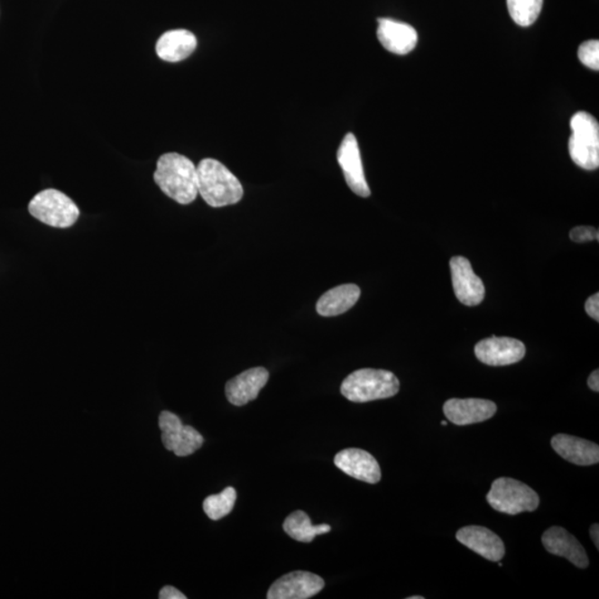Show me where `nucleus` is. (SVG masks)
I'll use <instances>...</instances> for the list:
<instances>
[{"label":"nucleus","mask_w":599,"mask_h":599,"mask_svg":"<svg viewBox=\"0 0 599 599\" xmlns=\"http://www.w3.org/2000/svg\"><path fill=\"white\" fill-rule=\"evenodd\" d=\"M572 136L568 148L573 161L586 170L599 167V124L586 111H579L571 120Z\"/></svg>","instance_id":"20e7f679"},{"label":"nucleus","mask_w":599,"mask_h":599,"mask_svg":"<svg viewBox=\"0 0 599 599\" xmlns=\"http://www.w3.org/2000/svg\"><path fill=\"white\" fill-rule=\"evenodd\" d=\"M526 347L523 342L511 337H496L482 340L475 346V355L482 364L504 366L518 364L524 359Z\"/></svg>","instance_id":"9d476101"},{"label":"nucleus","mask_w":599,"mask_h":599,"mask_svg":"<svg viewBox=\"0 0 599 599\" xmlns=\"http://www.w3.org/2000/svg\"><path fill=\"white\" fill-rule=\"evenodd\" d=\"M591 538L593 539L594 544H595L596 548H599V526L598 524H593L591 528Z\"/></svg>","instance_id":"c85d7f7f"},{"label":"nucleus","mask_w":599,"mask_h":599,"mask_svg":"<svg viewBox=\"0 0 599 599\" xmlns=\"http://www.w3.org/2000/svg\"><path fill=\"white\" fill-rule=\"evenodd\" d=\"M335 464L346 475L369 484L381 481L378 461L369 452L360 448H346L336 454Z\"/></svg>","instance_id":"ddd939ff"},{"label":"nucleus","mask_w":599,"mask_h":599,"mask_svg":"<svg viewBox=\"0 0 599 599\" xmlns=\"http://www.w3.org/2000/svg\"><path fill=\"white\" fill-rule=\"evenodd\" d=\"M198 193L212 207L238 204L244 188L228 168L215 159L207 158L197 166Z\"/></svg>","instance_id":"f03ea898"},{"label":"nucleus","mask_w":599,"mask_h":599,"mask_svg":"<svg viewBox=\"0 0 599 599\" xmlns=\"http://www.w3.org/2000/svg\"><path fill=\"white\" fill-rule=\"evenodd\" d=\"M378 38L386 51L396 55H408L418 45V32L402 22L379 18Z\"/></svg>","instance_id":"dca6fc26"},{"label":"nucleus","mask_w":599,"mask_h":599,"mask_svg":"<svg viewBox=\"0 0 599 599\" xmlns=\"http://www.w3.org/2000/svg\"><path fill=\"white\" fill-rule=\"evenodd\" d=\"M159 598L161 599H187L185 594H182L180 591H178L176 587L173 586H164L161 593H159Z\"/></svg>","instance_id":"bb28decb"},{"label":"nucleus","mask_w":599,"mask_h":599,"mask_svg":"<svg viewBox=\"0 0 599 599\" xmlns=\"http://www.w3.org/2000/svg\"><path fill=\"white\" fill-rule=\"evenodd\" d=\"M337 161H339L350 189L357 196L369 197L371 190L366 182L364 166H362L359 143L354 134H347L343 138L340 148L337 150Z\"/></svg>","instance_id":"1a4fd4ad"},{"label":"nucleus","mask_w":599,"mask_h":599,"mask_svg":"<svg viewBox=\"0 0 599 599\" xmlns=\"http://www.w3.org/2000/svg\"><path fill=\"white\" fill-rule=\"evenodd\" d=\"M452 272L454 292L458 301L467 307H475L485 298V287L473 272L470 261L464 257H454L449 263Z\"/></svg>","instance_id":"9b49d317"},{"label":"nucleus","mask_w":599,"mask_h":599,"mask_svg":"<svg viewBox=\"0 0 599 599\" xmlns=\"http://www.w3.org/2000/svg\"><path fill=\"white\" fill-rule=\"evenodd\" d=\"M511 19L521 27L533 25L543 8V0H507Z\"/></svg>","instance_id":"5701e85b"},{"label":"nucleus","mask_w":599,"mask_h":599,"mask_svg":"<svg viewBox=\"0 0 599 599\" xmlns=\"http://www.w3.org/2000/svg\"><path fill=\"white\" fill-rule=\"evenodd\" d=\"M550 444L559 456L576 465L588 466L599 462V447L587 439L558 434Z\"/></svg>","instance_id":"a211bd4d"},{"label":"nucleus","mask_w":599,"mask_h":599,"mask_svg":"<svg viewBox=\"0 0 599 599\" xmlns=\"http://www.w3.org/2000/svg\"><path fill=\"white\" fill-rule=\"evenodd\" d=\"M29 214L42 224L54 228L66 229L79 218V209L65 193L47 189L37 193L28 206Z\"/></svg>","instance_id":"423d86ee"},{"label":"nucleus","mask_w":599,"mask_h":599,"mask_svg":"<svg viewBox=\"0 0 599 599\" xmlns=\"http://www.w3.org/2000/svg\"><path fill=\"white\" fill-rule=\"evenodd\" d=\"M578 58L588 69L597 71L599 69V41L583 42L578 50Z\"/></svg>","instance_id":"b1692460"},{"label":"nucleus","mask_w":599,"mask_h":599,"mask_svg":"<svg viewBox=\"0 0 599 599\" xmlns=\"http://www.w3.org/2000/svg\"><path fill=\"white\" fill-rule=\"evenodd\" d=\"M542 543L548 553L565 558L579 568L589 565L585 548L571 533L559 526H553L545 531Z\"/></svg>","instance_id":"2eb2a0df"},{"label":"nucleus","mask_w":599,"mask_h":599,"mask_svg":"<svg viewBox=\"0 0 599 599\" xmlns=\"http://www.w3.org/2000/svg\"><path fill=\"white\" fill-rule=\"evenodd\" d=\"M489 504L500 513L518 515L534 511L539 505V496L529 485L514 478H497L486 496Z\"/></svg>","instance_id":"39448f33"},{"label":"nucleus","mask_w":599,"mask_h":599,"mask_svg":"<svg viewBox=\"0 0 599 599\" xmlns=\"http://www.w3.org/2000/svg\"><path fill=\"white\" fill-rule=\"evenodd\" d=\"M236 501V491L226 487L220 494L207 496L204 502V511L212 521H219L229 515Z\"/></svg>","instance_id":"4be33fe9"},{"label":"nucleus","mask_w":599,"mask_h":599,"mask_svg":"<svg viewBox=\"0 0 599 599\" xmlns=\"http://www.w3.org/2000/svg\"><path fill=\"white\" fill-rule=\"evenodd\" d=\"M197 48V38L186 29L164 32L156 45L157 55L168 62L185 60Z\"/></svg>","instance_id":"6ab92c4d"},{"label":"nucleus","mask_w":599,"mask_h":599,"mask_svg":"<svg viewBox=\"0 0 599 599\" xmlns=\"http://www.w3.org/2000/svg\"><path fill=\"white\" fill-rule=\"evenodd\" d=\"M361 290L355 284H342V286L328 290L318 299L317 312L322 317H336L349 311L360 299Z\"/></svg>","instance_id":"aec40b11"},{"label":"nucleus","mask_w":599,"mask_h":599,"mask_svg":"<svg viewBox=\"0 0 599 599\" xmlns=\"http://www.w3.org/2000/svg\"><path fill=\"white\" fill-rule=\"evenodd\" d=\"M496 404L483 399H451L443 407L449 422L465 427V425L482 423L494 417Z\"/></svg>","instance_id":"f8f14e48"},{"label":"nucleus","mask_w":599,"mask_h":599,"mask_svg":"<svg viewBox=\"0 0 599 599\" xmlns=\"http://www.w3.org/2000/svg\"><path fill=\"white\" fill-rule=\"evenodd\" d=\"M585 310L594 320L599 321V294L595 293L585 303Z\"/></svg>","instance_id":"a878e982"},{"label":"nucleus","mask_w":599,"mask_h":599,"mask_svg":"<svg viewBox=\"0 0 599 599\" xmlns=\"http://www.w3.org/2000/svg\"><path fill=\"white\" fill-rule=\"evenodd\" d=\"M598 234V230L593 228V226H576L571 231L569 236H571L574 243L584 244L595 239L599 241Z\"/></svg>","instance_id":"393cba45"},{"label":"nucleus","mask_w":599,"mask_h":599,"mask_svg":"<svg viewBox=\"0 0 599 599\" xmlns=\"http://www.w3.org/2000/svg\"><path fill=\"white\" fill-rule=\"evenodd\" d=\"M409 599H424V597H422V596H412V597H409Z\"/></svg>","instance_id":"c756f323"},{"label":"nucleus","mask_w":599,"mask_h":599,"mask_svg":"<svg viewBox=\"0 0 599 599\" xmlns=\"http://www.w3.org/2000/svg\"><path fill=\"white\" fill-rule=\"evenodd\" d=\"M283 530L290 538L298 542L311 543L316 536L328 533L331 526L327 524L313 526L306 511H296L284 521Z\"/></svg>","instance_id":"412c9836"},{"label":"nucleus","mask_w":599,"mask_h":599,"mask_svg":"<svg viewBox=\"0 0 599 599\" xmlns=\"http://www.w3.org/2000/svg\"><path fill=\"white\" fill-rule=\"evenodd\" d=\"M163 447L177 456H189L204 444V438L190 425H183L176 414L163 410L159 417Z\"/></svg>","instance_id":"0eeeda50"},{"label":"nucleus","mask_w":599,"mask_h":599,"mask_svg":"<svg viewBox=\"0 0 599 599\" xmlns=\"http://www.w3.org/2000/svg\"><path fill=\"white\" fill-rule=\"evenodd\" d=\"M441 425H442V427H447V421H442V422H441Z\"/></svg>","instance_id":"7c9ffc66"},{"label":"nucleus","mask_w":599,"mask_h":599,"mask_svg":"<svg viewBox=\"0 0 599 599\" xmlns=\"http://www.w3.org/2000/svg\"><path fill=\"white\" fill-rule=\"evenodd\" d=\"M269 372L264 368H253L243 372L226 385V395L235 407H244L258 398L260 391L268 383Z\"/></svg>","instance_id":"f3484780"},{"label":"nucleus","mask_w":599,"mask_h":599,"mask_svg":"<svg viewBox=\"0 0 599 599\" xmlns=\"http://www.w3.org/2000/svg\"><path fill=\"white\" fill-rule=\"evenodd\" d=\"M588 386L594 392H599V371L595 370L593 372L588 378Z\"/></svg>","instance_id":"cd10ccee"},{"label":"nucleus","mask_w":599,"mask_h":599,"mask_svg":"<svg viewBox=\"0 0 599 599\" xmlns=\"http://www.w3.org/2000/svg\"><path fill=\"white\" fill-rule=\"evenodd\" d=\"M458 542L491 562H500L505 555V546L500 536L483 526H466L456 533Z\"/></svg>","instance_id":"4468645a"},{"label":"nucleus","mask_w":599,"mask_h":599,"mask_svg":"<svg viewBox=\"0 0 599 599\" xmlns=\"http://www.w3.org/2000/svg\"><path fill=\"white\" fill-rule=\"evenodd\" d=\"M400 381L392 372L361 369L346 376L341 384V393L355 403L392 398L399 393Z\"/></svg>","instance_id":"7ed1b4c3"},{"label":"nucleus","mask_w":599,"mask_h":599,"mask_svg":"<svg viewBox=\"0 0 599 599\" xmlns=\"http://www.w3.org/2000/svg\"><path fill=\"white\" fill-rule=\"evenodd\" d=\"M153 179L164 195L178 204L189 205L199 195L197 167L182 154H162L157 162Z\"/></svg>","instance_id":"f257e3e1"},{"label":"nucleus","mask_w":599,"mask_h":599,"mask_svg":"<svg viewBox=\"0 0 599 599\" xmlns=\"http://www.w3.org/2000/svg\"><path fill=\"white\" fill-rule=\"evenodd\" d=\"M325 587V581L318 575L298 571L284 575L270 587L268 599H308Z\"/></svg>","instance_id":"6e6552de"}]
</instances>
